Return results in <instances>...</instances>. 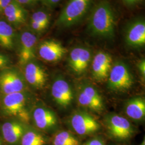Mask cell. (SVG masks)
Masks as SVG:
<instances>
[{"label":"cell","mask_w":145,"mask_h":145,"mask_svg":"<svg viewBox=\"0 0 145 145\" xmlns=\"http://www.w3.org/2000/svg\"><path fill=\"white\" fill-rule=\"evenodd\" d=\"M37 41L36 36L31 32L25 31L22 34L19 50V63L22 66H25L35 57Z\"/></svg>","instance_id":"7c38bea8"},{"label":"cell","mask_w":145,"mask_h":145,"mask_svg":"<svg viewBox=\"0 0 145 145\" xmlns=\"http://www.w3.org/2000/svg\"><path fill=\"white\" fill-rule=\"evenodd\" d=\"M138 68L141 72L142 76L145 77V61L144 59L140 60L138 63Z\"/></svg>","instance_id":"4316f807"},{"label":"cell","mask_w":145,"mask_h":145,"mask_svg":"<svg viewBox=\"0 0 145 145\" xmlns=\"http://www.w3.org/2000/svg\"><path fill=\"white\" fill-rule=\"evenodd\" d=\"M38 0H17L20 5H31L38 1Z\"/></svg>","instance_id":"f1b7e54d"},{"label":"cell","mask_w":145,"mask_h":145,"mask_svg":"<svg viewBox=\"0 0 145 145\" xmlns=\"http://www.w3.org/2000/svg\"><path fill=\"white\" fill-rule=\"evenodd\" d=\"M71 125L78 135H90L98 131L100 125L92 116L84 112H77L71 116Z\"/></svg>","instance_id":"52a82bcc"},{"label":"cell","mask_w":145,"mask_h":145,"mask_svg":"<svg viewBox=\"0 0 145 145\" xmlns=\"http://www.w3.org/2000/svg\"><path fill=\"white\" fill-rule=\"evenodd\" d=\"M84 145H105L103 140L99 138H95L89 140Z\"/></svg>","instance_id":"cb8c5ba5"},{"label":"cell","mask_w":145,"mask_h":145,"mask_svg":"<svg viewBox=\"0 0 145 145\" xmlns=\"http://www.w3.org/2000/svg\"><path fill=\"white\" fill-rule=\"evenodd\" d=\"M32 118L37 127L42 130H50L57 123V118L55 114L44 106H39L34 109Z\"/></svg>","instance_id":"2e32d148"},{"label":"cell","mask_w":145,"mask_h":145,"mask_svg":"<svg viewBox=\"0 0 145 145\" xmlns=\"http://www.w3.org/2000/svg\"><path fill=\"white\" fill-rule=\"evenodd\" d=\"M21 145H45L44 137L34 130L25 131L21 138Z\"/></svg>","instance_id":"ffe728a7"},{"label":"cell","mask_w":145,"mask_h":145,"mask_svg":"<svg viewBox=\"0 0 145 145\" xmlns=\"http://www.w3.org/2000/svg\"><path fill=\"white\" fill-rule=\"evenodd\" d=\"M3 12L7 18L22 14H26L25 11L17 1H11L5 8Z\"/></svg>","instance_id":"7402d4cb"},{"label":"cell","mask_w":145,"mask_h":145,"mask_svg":"<svg viewBox=\"0 0 145 145\" xmlns=\"http://www.w3.org/2000/svg\"><path fill=\"white\" fill-rule=\"evenodd\" d=\"M0 145H1V142H0Z\"/></svg>","instance_id":"1f68e13d"},{"label":"cell","mask_w":145,"mask_h":145,"mask_svg":"<svg viewBox=\"0 0 145 145\" xmlns=\"http://www.w3.org/2000/svg\"><path fill=\"white\" fill-rule=\"evenodd\" d=\"M14 33L12 28L5 21H0V44L7 49L14 47Z\"/></svg>","instance_id":"d6986e66"},{"label":"cell","mask_w":145,"mask_h":145,"mask_svg":"<svg viewBox=\"0 0 145 145\" xmlns=\"http://www.w3.org/2000/svg\"><path fill=\"white\" fill-rule=\"evenodd\" d=\"M143 0H122L125 5L128 7H133L141 3Z\"/></svg>","instance_id":"484cf974"},{"label":"cell","mask_w":145,"mask_h":145,"mask_svg":"<svg viewBox=\"0 0 145 145\" xmlns=\"http://www.w3.org/2000/svg\"><path fill=\"white\" fill-rule=\"evenodd\" d=\"M9 59L5 56L0 54V68H5L9 64Z\"/></svg>","instance_id":"d4e9b609"},{"label":"cell","mask_w":145,"mask_h":145,"mask_svg":"<svg viewBox=\"0 0 145 145\" xmlns=\"http://www.w3.org/2000/svg\"><path fill=\"white\" fill-rule=\"evenodd\" d=\"M48 5L51 6L57 5L61 0H45Z\"/></svg>","instance_id":"f546056e"},{"label":"cell","mask_w":145,"mask_h":145,"mask_svg":"<svg viewBox=\"0 0 145 145\" xmlns=\"http://www.w3.org/2000/svg\"><path fill=\"white\" fill-rule=\"evenodd\" d=\"M53 145H80V141L70 132L61 131L54 136Z\"/></svg>","instance_id":"44dd1931"},{"label":"cell","mask_w":145,"mask_h":145,"mask_svg":"<svg viewBox=\"0 0 145 145\" xmlns=\"http://www.w3.org/2000/svg\"><path fill=\"white\" fill-rule=\"evenodd\" d=\"M91 60V51L87 48L77 47L74 48L69 54L68 65L77 74H82L88 69Z\"/></svg>","instance_id":"ba28073f"},{"label":"cell","mask_w":145,"mask_h":145,"mask_svg":"<svg viewBox=\"0 0 145 145\" xmlns=\"http://www.w3.org/2000/svg\"><path fill=\"white\" fill-rule=\"evenodd\" d=\"M125 40L131 47L138 48L145 44V22L142 18L132 21L126 30Z\"/></svg>","instance_id":"8fae6325"},{"label":"cell","mask_w":145,"mask_h":145,"mask_svg":"<svg viewBox=\"0 0 145 145\" xmlns=\"http://www.w3.org/2000/svg\"><path fill=\"white\" fill-rule=\"evenodd\" d=\"M106 124L110 134L118 140H126L134 133V129L130 121L118 114H111L106 118Z\"/></svg>","instance_id":"5b68a950"},{"label":"cell","mask_w":145,"mask_h":145,"mask_svg":"<svg viewBox=\"0 0 145 145\" xmlns=\"http://www.w3.org/2000/svg\"><path fill=\"white\" fill-rule=\"evenodd\" d=\"M24 78L33 87L41 89L46 83L47 75L42 66L36 62L30 61L25 66Z\"/></svg>","instance_id":"9a60e30c"},{"label":"cell","mask_w":145,"mask_h":145,"mask_svg":"<svg viewBox=\"0 0 145 145\" xmlns=\"http://www.w3.org/2000/svg\"><path fill=\"white\" fill-rule=\"evenodd\" d=\"M116 18L114 9L107 0H102L93 7L87 25V31L93 36L112 38L115 35Z\"/></svg>","instance_id":"6da1fadb"},{"label":"cell","mask_w":145,"mask_h":145,"mask_svg":"<svg viewBox=\"0 0 145 145\" xmlns=\"http://www.w3.org/2000/svg\"><path fill=\"white\" fill-rule=\"evenodd\" d=\"M26 95L23 92L5 95L2 100L1 109L5 115L17 117L21 121L27 122L29 115L26 109Z\"/></svg>","instance_id":"3957f363"},{"label":"cell","mask_w":145,"mask_h":145,"mask_svg":"<svg viewBox=\"0 0 145 145\" xmlns=\"http://www.w3.org/2000/svg\"><path fill=\"white\" fill-rule=\"evenodd\" d=\"M125 113L131 119L139 120L145 114V102L141 97H135L129 101L125 106Z\"/></svg>","instance_id":"ac0fdd59"},{"label":"cell","mask_w":145,"mask_h":145,"mask_svg":"<svg viewBox=\"0 0 145 145\" xmlns=\"http://www.w3.org/2000/svg\"><path fill=\"white\" fill-rule=\"evenodd\" d=\"M93 0H68L56 22L60 28H68L76 25L90 10Z\"/></svg>","instance_id":"7a4b0ae2"},{"label":"cell","mask_w":145,"mask_h":145,"mask_svg":"<svg viewBox=\"0 0 145 145\" xmlns=\"http://www.w3.org/2000/svg\"><path fill=\"white\" fill-rule=\"evenodd\" d=\"M78 102L84 108L95 111H101L104 109L103 99L96 89L91 86L83 87L78 95Z\"/></svg>","instance_id":"30bf717a"},{"label":"cell","mask_w":145,"mask_h":145,"mask_svg":"<svg viewBox=\"0 0 145 145\" xmlns=\"http://www.w3.org/2000/svg\"><path fill=\"white\" fill-rule=\"evenodd\" d=\"M25 132L21 123L10 121L5 122L2 126V134L6 142L11 145L17 144Z\"/></svg>","instance_id":"e0dca14e"},{"label":"cell","mask_w":145,"mask_h":145,"mask_svg":"<svg viewBox=\"0 0 145 145\" xmlns=\"http://www.w3.org/2000/svg\"><path fill=\"white\" fill-rule=\"evenodd\" d=\"M12 0H0V11H3Z\"/></svg>","instance_id":"83f0119b"},{"label":"cell","mask_w":145,"mask_h":145,"mask_svg":"<svg viewBox=\"0 0 145 145\" xmlns=\"http://www.w3.org/2000/svg\"><path fill=\"white\" fill-rule=\"evenodd\" d=\"M145 145V139L144 140V141H143V142H142V144H141V145Z\"/></svg>","instance_id":"4dcf8cb0"},{"label":"cell","mask_w":145,"mask_h":145,"mask_svg":"<svg viewBox=\"0 0 145 145\" xmlns=\"http://www.w3.org/2000/svg\"><path fill=\"white\" fill-rule=\"evenodd\" d=\"M67 51V49L60 42L53 40L44 41L38 47L40 57L48 62L59 61Z\"/></svg>","instance_id":"4fadbf2b"},{"label":"cell","mask_w":145,"mask_h":145,"mask_svg":"<svg viewBox=\"0 0 145 145\" xmlns=\"http://www.w3.org/2000/svg\"><path fill=\"white\" fill-rule=\"evenodd\" d=\"M112 67V57L106 52H99L93 57L92 73L93 78L99 81L106 80Z\"/></svg>","instance_id":"5bb4252c"},{"label":"cell","mask_w":145,"mask_h":145,"mask_svg":"<svg viewBox=\"0 0 145 145\" xmlns=\"http://www.w3.org/2000/svg\"><path fill=\"white\" fill-rule=\"evenodd\" d=\"M51 95L56 103L60 106L67 108L73 100L72 90L67 81L63 78H57L52 84Z\"/></svg>","instance_id":"9c48e42d"},{"label":"cell","mask_w":145,"mask_h":145,"mask_svg":"<svg viewBox=\"0 0 145 145\" xmlns=\"http://www.w3.org/2000/svg\"><path fill=\"white\" fill-rule=\"evenodd\" d=\"M50 17L46 12L43 11H38L34 12L31 17V21L36 22L47 27L50 24Z\"/></svg>","instance_id":"603a6c76"},{"label":"cell","mask_w":145,"mask_h":145,"mask_svg":"<svg viewBox=\"0 0 145 145\" xmlns=\"http://www.w3.org/2000/svg\"><path fill=\"white\" fill-rule=\"evenodd\" d=\"M25 89V81L16 70L5 69L0 72V91L3 95L23 92Z\"/></svg>","instance_id":"8992f818"},{"label":"cell","mask_w":145,"mask_h":145,"mask_svg":"<svg viewBox=\"0 0 145 145\" xmlns=\"http://www.w3.org/2000/svg\"><path fill=\"white\" fill-rule=\"evenodd\" d=\"M108 78V88L117 91L129 89L134 82L129 68L123 62H116L112 66Z\"/></svg>","instance_id":"277c9868"}]
</instances>
